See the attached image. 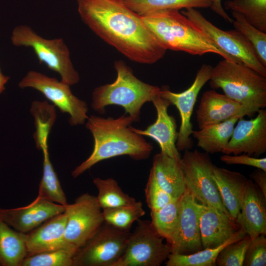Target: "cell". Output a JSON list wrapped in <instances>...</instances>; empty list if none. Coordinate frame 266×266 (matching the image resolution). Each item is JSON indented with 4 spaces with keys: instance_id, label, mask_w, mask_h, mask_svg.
<instances>
[{
    "instance_id": "27",
    "label": "cell",
    "mask_w": 266,
    "mask_h": 266,
    "mask_svg": "<svg viewBox=\"0 0 266 266\" xmlns=\"http://www.w3.org/2000/svg\"><path fill=\"white\" fill-rule=\"evenodd\" d=\"M30 113L34 119L33 138L38 149L48 147V138L57 119L56 107L47 101L34 100Z\"/></svg>"
},
{
    "instance_id": "38",
    "label": "cell",
    "mask_w": 266,
    "mask_h": 266,
    "mask_svg": "<svg viewBox=\"0 0 266 266\" xmlns=\"http://www.w3.org/2000/svg\"><path fill=\"white\" fill-rule=\"evenodd\" d=\"M261 234L251 239L247 249L243 266H266V238Z\"/></svg>"
},
{
    "instance_id": "26",
    "label": "cell",
    "mask_w": 266,
    "mask_h": 266,
    "mask_svg": "<svg viewBox=\"0 0 266 266\" xmlns=\"http://www.w3.org/2000/svg\"><path fill=\"white\" fill-rule=\"evenodd\" d=\"M246 235L241 229L225 243L218 247L203 249L189 255L170 253L165 263L166 266H215L216 260L220 251L228 244L242 239Z\"/></svg>"
},
{
    "instance_id": "4",
    "label": "cell",
    "mask_w": 266,
    "mask_h": 266,
    "mask_svg": "<svg viewBox=\"0 0 266 266\" xmlns=\"http://www.w3.org/2000/svg\"><path fill=\"white\" fill-rule=\"evenodd\" d=\"M114 67L117 72L116 80L94 89L91 107L103 114L108 105L120 106L124 108L125 114H128L133 122H138L142 106L160 94L161 88L140 80L122 61L115 62Z\"/></svg>"
},
{
    "instance_id": "18",
    "label": "cell",
    "mask_w": 266,
    "mask_h": 266,
    "mask_svg": "<svg viewBox=\"0 0 266 266\" xmlns=\"http://www.w3.org/2000/svg\"><path fill=\"white\" fill-rule=\"evenodd\" d=\"M151 102L157 112L155 122L144 130L131 126L130 129L139 134L154 139L159 144L161 152L180 160L181 156L176 146L178 135L176 121L167 112L168 107L171 104L160 94L154 97Z\"/></svg>"
},
{
    "instance_id": "1",
    "label": "cell",
    "mask_w": 266,
    "mask_h": 266,
    "mask_svg": "<svg viewBox=\"0 0 266 266\" xmlns=\"http://www.w3.org/2000/svg\"><path fill=\"white\" fill-rule=\"evenodd\" d=\"M83 22L99 37L132 61L152 64L166 50L122 0H77Z\"/></svg>"
},
{
    "instance_id": "16",
    "label": "cell",
    "mask_w": 266,
    "mask_h": 266,
    "mask_svg": "<svg viewBox=\"0 0 266 266\" xmlns=\"http://www.w3.org/2000/svg\"><path fill=\"white\" fill-rule=\"evenodd\" d=\"M66 206L38 196L29 204L17 208L0 207V219L15 230L27 233L48 219L65 211Z\"/></svg>"
},
{
    "instance_id": "29",
    "label": "cell",
    "mask_w": 266,
    "mask_h": 266,
    "mask_svg": "<svg viewBox=\"0 0 266 266\" xmlns=\"http://www.w3.org/2000/svg\"><path fill=\"white\" fill-rule=\"evenodd\" d=\"M41 151L43 156V175L37 196L50 201L67 205L68 203L66 194L50 161L48 147Z\"/></svg>"
},
{
    "instance_id": "23",
    "label": "cell",
    "mask_w": 266,
    "mask_h": 266,
    "mask_svg": "<svg viewBox=\"0 0 266 266\" xmlns=\"http://www.w3.org/2000/svg\"><path fill=\"white\" fill-rule=\"evenodd\" d=\"M213 177L223 203L230 215L236 221L240 210V199L248 180L240 172L214 165Z\"/></svg>"
},
{
    "instance_id": "37",
    "label": "cell",
    "mask_w": 266,
    "mask_h": 266,
    "mask_svg": "<svg viewBox=\"0 0 266 266\" xmlns=\"http://www.w3.org/2000/svg\"><path fill=\"white\" fill-rule=\"evenodd\" d=\"M145 194L147 205L151 210L160 209L174 199L150 174L145 189Z\"/></svg>"
},
{
    "instance_id": "24",
    "label": "cell",
    "mask_w": 266,
    "mask_h": 266,
    "mask_svg": "<svg viewBox=\"0 0 266 266\" xmlns=\"http://www.w3.org/2000/svg\"><path fill=\"white\" fill-rule=\"evenodd\" d=\"M241 117L236 116L208 125L193 131L192 135L197 140V146L205 152L211 154L222 152L231 137L236 123Z\"/></svg>"
},
{
    "instance_id": "19",
    "label": "cell",
    "mask_w": 266,
    "mask_h": 266,
    "mask_svg": "<svg viewBox=\"0 0 266 266\" xmlns=\"http://www.w3.org/2000/svg\"><path fill=\"white\" fill-rule=\"evenodd\" d=\"M255 113L215 89L207 90L202 95L196 111V121L200 129L220 123L236 116L251 117Z\"/></svg>"
},
{
    "instance_id": "5",
    "label": "cell",
    "mask_w": 266,
    "mask_h": 266,
    "mask_svg": "<svg viewBox=\"0 0 266 266\" xmlns=\"http://www.w3.org/2000/svg\"><path fill=\"white\" fill-rule=\"evenodd\" d=\"M209 84L254 113L266 107V77L240 62L224 59L213 67Z\"/></svg>"
},
{
    "instance_id": "20",
    "label": "cell",
    "mask_w": 266,
    "mask_h": 266,
    "mask_svg": "<svg viewBox=\"0 0 266 266\" xmlns=\"http://www.w3.org/2000/svg\"><path fill=\"white\" fill-rule=\"evenodd\" d=\"M236 222L251 239L266 234V198L252 179L242 192Z\"/></svg>"
},
{
    "instance_id": "39",
    "label": "cell",
    "mask_w": 266,
    "mask_h": 266,
    "mask_svg": "<svg viewBox=\"0 0 266 266\" xmlns=\"http://www.w3.org/2000/svg\"><path fill=\"white\" fill-rule=\"evenodd\" d=\"M220 160L227 165H243L255 167L266 171V158H258L246 154L231 155L225 154Z\"/></svg>"
},
{
    "instance_id": "42",
    "label": "cell",
    "mask_w": 266,
    "mask_h": 266,
    "mask_svg": "<svg viewBox=\"0 0 266 266\" xmlns=\"http://www.w3.org/2000/svg\"><path fill=\"white\" fill-rule=\"evenodd\" d=\"M9 79V77L3 74L0 68V94L5 90V85Z\"/></svg>"
},
{
    "instance_id": "3",
    "label": "cell",
    "mask_w": 266,
    "mask_h": 266,
    "mask_svg": "<svg viewBox=\"0 0 266 266\" xmlns=\"http://www.w3.org/2000/svg\"><path fill=\"white\" fill-rule=\"evenodd\" d=\"M140 16L166 50L199 56L213 53L224 59L240 62L219 48L200 28L179 10H161Z\"/></svg>"
},
{
    "instance_id": "10",
    "label": "cell",
    "mask_w": 266,
    "mask_h": 266,
    "mask_svg": "<svg viewBox=\"0 0 266 266\" xmlns=\"http://www.w3.org/2000/svg\"><path fill=\"white\" fill-rule=\"evenodd\" d=\"M130 233L104 222L73 256V266H114L124 253Z\"/></svg>"
},
{
    "instance_id": "22",
    "label": "cell",
    "mask_w": 266,
    "mask_h": 266,
    "mask_svg": "<svg viewBox=\"0 0 266 266\" xmlns=\"http://www.w3.org/2000/svg\"><path fill=\"white\" fill-rule=\"evenodd\" d=\"M180 160L160 152L153 157L150 174L173 199L180 198L186 186Z\"/></svg>"
},
{
    "instance_id": "28",
    "label": "cell",
    "mask_w": 266,
    "mask_h": 266,
    "mask_svg": "<svg viewBox=\"0 0 266 266\" xmlns=\"http://www.w3.org/2000/svg\"><path fill=\"white\" fill-rule=\"evenodd\" d=\"M181 197L173 199L160 209L151 210L152 225L157 233L170 245L178 228Z\"/></svg>"
},
{
    "instance_id": "11",
    "label": "cell",
    "mask_w": 266,
    "mask_h": 266,
    "mask_svg": "<svg viewBox=\"0 0 266 266\" xmlns=\"http://www.w3.org/2000/svg\"><path fill=\"white\" fill-rule=\"evenodd\" d=\"M181 13L194 22L222 50L266 77V66L260 61L253 47L238 31H224L209 21L196 8H190Z\"/></svg>"
},
{
    "instance_id": "9",
    "label": "cell",
    "mask_w": 266,
    "mask_h": 266,
    "mask_svg": "<svg viewBox=\"0 0 266 266\" xmlns=\"http://www.w3.org/2000/svg\"><path fill=\"white\" fill-rule=\"evenodd\" d=\"M21 89L31 88L41 93L55 107L69 115L72 126L84 124L88 118V105L74 96L70 86L34 70L29 71L18 84Z\"/></svg>"
},
{
    "instance_id": "34",
    "label": "cell",
    "mask_w": 266,
    "mask_h": 266,
    "mask_svg": "<svg viewBox=\"0 0 266 266\" xmlns=\"http://www.w3.org/2000/svg\"><path fill=\"white\" fill-rule=\"evenodd\" d=\"M234 29L250 43L260 61L266 66V33L250 23L241 14L232 11Z\"/></svg>"
},
{
    "instance_id": "17",
    "label": "cell",
    "mask_w": 266,
    "mask_h": 266,
    "mask_svg": "<svg viewBox=\"0 0 266 266\" xmlns=\"http://www.w3.org/2000/svg\"><path fill=\"white\" fill-rule=\"evenodd\" d=\"M66 221L65 211L25 233L27 256L59 249L66 250L74 255L78 250L65 239Z\"/></svg>"
},
{
    "instance_id": "25",
    "label": "cell",
    "mask_w": 266,
    "mask_h": 266,
    "mask_svg": "<svg viewBox=\"0 0 266 266\" xmlns=\"http://www.w3.org/2000/svg\"><path fill=\"white\" fill-rule=\"evenodd\" d=\"M27 255L25 233L0 219V266H21Z\"/></svg>"
},
{
    "instance_id": "30",
    "label": "cell",
    "mask_w": 266,
    "mask_h": 266,
    "mask_svg": "<svg viewBox=\"0 0 266 266\" xmlns=\"http://www.w3.org/2000/svg\"><path fill=\"white\" fill-rule=\"evenodd\" d=\"M130 9L140 15L164 9L210 7L211 0H122Z\"/></svg>"
},
{
    "instance_id": "33",
    "label": "cell",
    "mask_w": 266,
    "mask_h": 266,
    "mask_svg": "<svg viewBox=\"0 0 266 266\" xmlns=\"http://www.w3.org/2000/svg\"><path fill=\"white\" fill-rule=\"evenodd\" d=\"M102 211L105 222L124 231H130L133 224L145 214L141 201L131 205L104 208Z\"/></svg>"
},
{
    "instance_id": "35",
    "label": "cell",
    "mask_w": 266,
    "mask_h": 266,
    "mask_svg": "<svg viewBox=\"0 0 266 266\" xmlns=\"http://www.w3.org/2000/svg\"><path fill=\"white\" fill-rule=\"evenodd\" d=\"M74 254L59 249L26 256L21 266H73Z\"/></svg>"
},
{
    "instance_id": "41",
    "label": "cell",
    "mask_w": 266,
    "mask_h": 266,
    "mask_svg": "<svg viewBox=\"0 0 266 266\" xmlns=\"http://www.w3.org/2000/svg\"><path fill=\"white\" fill-rule=\"evenodd\" d=\"M211 5L210 8L216 14L220 16L226 22L229 23H232L233 19H232L227 13L222 5V0H211Z\"/></svg>"
},
{
    "instance_id": "31",
    "label": "cell",
    "mask_w": 266,
    "mask_h": 266,
    "mask_svg": "<svg viewBox=\"0 0 266 266\" xmlns=\"http://www.w3.org/2000/svg\"><path fill=\"white\" fill-rule=\"evenodd\" d=\"M93 183L98 191L96 197L102 209L123 205H131L137 201L124 193L116 180L112 178H95Z\"/></svg>"
},
{
    "instance_id": "36",
    "label": "cell",
    "mask_w": 266,
    "mask_h": 266,
    "mask_svg": "<svg viewBox=\"0 0 266 266\" xmlns=\"http://www.w3.org/2000/svg\"><path fill=\"white\" fill-rule=\"evenodd\" d=\"M251 241L250 237L246 234L242 239L228 244L218 254L216 266H242Z\"/></svg>"
},
{
    "instance_id": "15",
    "label": "cell",
    "mask_w": 266,
    "mask_h": 266,
    "mask_svg": "<svg viewBox=\"0 0 266 266\" xmlns=\"http://www.w3.org/2000/svg\"><path fill=\"white\" fill-rule=\"evenodd\" d=\"M170 246L171 253L182 255L193 254L203 249L199 203L187 189L181 197L178 228Z\"/></svg>"
},
{
    "instance_id": "32",
    "label": "cell",
    "mask_w": 266,
    "mask_h": 266,
    "mask_svg": "<svg viewBox=\"0 0 266 266\" xmlns=\"http://www.w3.org/2000/svg\"><path fill=\"white\" fill-rule=\"evenodd\" d=\"M226 9L242 14L252 25L266 33V0H227Z\"/></svg>"
},
{
    "instance_id": "2",
    "label": "cell",
    "mask_w": 266,
    "mask_h": 266,
    "mask_svg": "<svg viewBox=\"0 0 266 266\" xmlns=\"http://www.w3.org/2000/svg\"><path fill=\"white\" fill-rule=\"evenodd\" d=\"M133 122L127 114L117 118L96 115L88 117L86 128L92 133L94 145L90 156L71 172L76 178L97 163L115 157L127 155L140 161L149 157L153 147L143 137L130 129Z\"/></svg>"
},
{
    "instance_id": "40",
    "label": "cell",
    "mask_w": 266,
    "mask_h": 266,
    "mask_svg": "<svg viewBox=\"0 0 266 266\" xmlns=\"http://www.w3.org/2000/svg\"><path fill=\"white\" fill-rule=\"evenodd\" d=\"M256 168L250 174V177L256 183L257 186L266 198V171Z\"/></svg>"
},
{
    "instance_id": "6",
    "label": "cell",
    "mask_w": 266,
    "mask_h": 266,
    "mask_svg": "<svg viewBox=\"0 0 266 266\" xmlns=\"http://www.w3.org/2000/svg\"><path fill=\"white\" fill-rule=\"evenodd\" d=\"M11 38L14 46L31 48L40 64H44L59 73L63 82L70 86L79 81V75L73 67L69 49L62 38H44L27 25L16 27Z\"/></svg>"
},
{
    "instance_id": "12",
    "label": "cell",
    "mask_w": 266,
    "mask_h": 266,
    "mask_svg": "<svg viewBox=\"0 0 266 266\" xmlns=\"http://www.w3.org/2000/svg\"><path fill=\"white\" fill-rule=\"evenodd\" d=\"M66 241L77 250L97 233L104 222L102 209L96 196L88 193L66 206Z\"/></svg>"
},
{
    "instance_id": "8",
    "label": "cell",
    "mask_w": 266,
    "mask_h": 266,
    "mask_svg": "<svg viewBox=\"0 0 266 266\" xmlns=\"http://www.w3.org/2000/svg\"><path fill=\"white\" fill-rule=\"evenodd\" d=\"M137 222L124 253L114 266H159L171 253L170 245L164 243L151 221L139 219Z\"/></svg>"
},
{
    "instance_id": "14",
    "label": "cell",
    "mask_w": 266,
    "mask_h": 266,
    "mask_svg": "<svg viewBox=\"0 0 266 266\" xmlns=\"http://www.w3.org/2000/svg\"><path fill=\"white\" fill-rule=\"evenodd\" d=\"M250 120L240 118L234 126L231 137L222 153H241L259 156L266 151V110L259 109Z\"/></svg>"
},
{
    "instance_id": "7",
    "label": "cell",
    "mask_w": 266,
    "mask_h": 266,
    "mask_svg": "<svg viewBox=\"0 0 266 266\" xmlns=\"http://www.w3.org/2000/svg\"><path fill=\"white\" fill-rule=\"evenodd\" d=\"M179 162L186 189L195 200L217 208L231 216L223 203L213 178L214 164L209 154L197 149L185 150Z\"/></svg>"
},
{
    "instance_id": "21",
    "label": "cell",
    "mask_w": 266,
    "mask_h": 266,
    "mask_svg": "<svg viewBox=\"0 0 266 266\" xmlns=\"http://www.w3.org/2000/svg\"><path fill=\"white\" fill-rule=\"evenodd\" d=\"M199 212L203 249L221 245L241 229L231 216L217 208L199 203Z\"/></svg>"
},
{
    "instance_id": "13",
    "label": "cell",
    "mask_w": 266,
    "mask_h": 266,
    "mask_svg": "<svg viewBox=\"0 0 266 266\" xmlns=\"http://www.w3.org/2000/svg\"><path fill=\"white\" fill-rule=\"evenodd\" d=\"M212 68L210 65L203 64L191 86L182 92H171L165 86L161 88L160 96L174 105L179 112L181 124L176 142L179 151L190 150L193 147L192 115L200 90L209 81Z\"/></svg>"
}]
</instances>
